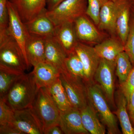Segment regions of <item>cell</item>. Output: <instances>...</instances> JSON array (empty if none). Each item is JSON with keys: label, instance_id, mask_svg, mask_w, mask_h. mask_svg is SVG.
<instances>
[{"label": "cell", "instance_id": "obj_1", "mask_svg": "<svg viewBox=\"0 0 134 134\" xmlns=\"http://www.w3.org/2000/svg\"><path fill=\"white\" fill-rule=\"evenodd\" d=\"M39 89L32 73L22 75L4 97L14 111L31 107Z\"/></svg>", "mask_w": 134, "mask_h": 134}, {"label": "cell", "instance_id": "obj_2", "mask_svg": "<svg viewBox=\"0 0 134 134\" xmlns=\"http://www.w3.org/2000/svg\"><path fill=\"white\" fill-rule=\"evenodd\" d=\"M30 67L21 48L7 31L0 36V69L24 75Z\"/></svg>", "mask_w": 134, "mask_h": 134}, {"label": "cell", "instance_id": "obj_3", "mask_svg": "<svg viewBox=\"0 0 134 134\" xmlns=\"http://www.w3.org/2000/svg\"><path fill=\"white\" fill-rule=\"evenodd\" d=\"M31 107L41 122L44 134L50 127L59 125L60 111L46 88L39 89Z\"/></svg>", "mask_w": 134, "mask_h": 134}, {"label": "cell", "instance_id": "obj_4", "mask_svg": "<svg viewBox=\"0 0 134 134\" xmlns=\"http://www.w3.org/2000/svg\"><path fill=\"white\" fill-rule=\"evenodd\" d=\"M86 85L88 101L106 126L108 133H119L116 117L110 110L108 100L100 86L97 84L91 83V81L87 82Z\"/></svg>", "mask_w": 134, "mask_h": 134}, {"label": "cell", "instance_id": "obj_5", "mask_svg": "<svg viewBox=\"0 0 134 134\" xmlns=\"http://www.w3.org/2000/svg\"><path fill=\"white\" fill-rule=\"evenodd\" d=\"M87 5V0H65L53 10H47V14L55 26L66 22L74 23L85 14Z\"/></svg>", "mask_w": 134, "mask_h": 134}, {"label": "cell", "instance_id": "obj_6", "mask_svg": "<svg viewBox=\"0 0 134 134\" xmlns=\"http://www.w3.org/2000/svg\"><path fill=\"white\" fill-rule=\"evenodd\" d=\"M60 79L72 107L80 110L86 106L88 101L83 79L73 76L66 71L61 72Z\"/></svg>", "mask_w": 134, "mask_h": 134}, {"label": "cell", "instance_id": "obj_7", "mask_svg": "<svg viewBox=\"0 0 134 134\" xmlns=\"http://www.w3.org/2000/svg\"><path fill=\"white\" fill-rule=\"evenodd\" d=\"M116 62L101 58L93 78L98 83L108 103L114 106V72Z\"/></svg>", "mask_w": 134, "mask_h": 134}, {"label": "cell", "instance_id": "obj_8", "mask_svg": "<svg viewBox=\"0 0 134 134\" xmlns=\"http://www.w3.org/2000/svg\"><path fill=\"white\" fill-rule=\"evenodd\" d=\"M8 9L9 21L7 31L19 46L29 65L26 58L25 46L30 33L16 9L9 1Z\"/></svg>", "mask_w": 134, "mask_h": 134}, {"label": "cell", "instance_id": "obj_9", "mask_svg": "<svg viewBox=\"0 0 134 134\" xmlns=\"http://www.w3.org/2000/svg\"><path fill=\"white\" fill-rule=\"evenodd\" d=\"M23 134H43L41 122L31 107L15 110L14 117L11 122Z\"/></svg>", "mask_w": 134, "mask_h": 134}, {"label": "cell", "instance_id": "obj_10", "mask_svg": "<svg viewBox=\"0 0 134 134\" xmlns=\"http://www.w3.org/2000/svg\"><path fill=\"white\" fill-rule=\"evenodd\" d=\"M74 50L83 64L85 74V82L91 81L101 58L96 53L94 47L86 43L78 42Z\"/></svg>", "mask_w": 134, "mask_h": 134}, {"label": "cell", "instance_id": "obj_11", "mask_svg": "<svg viewBox=\"0 0 134 134\" xmlns=\"http://www.w3.org/2000/svg\"><path fill=\"white\" fill-rule=\"evenodd\" d=\"M74 24L79 42L97 44L103 41L104 35L91 21L86 14L82 15L76 19Z\"/></svg>", "mask_w": 134, "mask_h": 134}, {"label": "cell", "instance_id": "obj_12", "mask_svg": "<svg viewBox=\"0 0 134 134\" xmlns=\"http://www.w3.org/2000/svg\"><path fill=\"white\" fill-rule=\"evenodd\" d=\"M59 126L64 134H90L83 125L80 110L73 107L60 111Z\"/></svg>", "mask_w": 134, "mask_h": 134}, {"label": "cell", "instance_id": "obj_13", "mask_svg": "<svg viewBox=\"0 0 134 134\" xmlns=\"http://www.w3.org/2000/svg\"><path fill=\"white\" fill-rule=\"evenodd\" d=\"M117 15L116 33L121 41L125 44L129 32L130 12L132 0H117Z\"/></svg>", "mask_w": 134, "mask_h": 134}, {"label": "cell", "instance_id": "obj_14", "mask_svg": "<svg viewBox=\"0 0 134 134\" xmlns=\"http://www.w3.org/2000/svg\"><path fill=\"white\" fill-rule=\"evenodd\" d=\"M45 37L30 34L25 46L26 59L30 66L45 62Z\"/></svg>", "mask_w": 134, "mask_h": 134}, {"label": "cell", "instance_id": "obj_15", "mask_svg": "<svg viewBox=\"0 0 134 134\" xmlns=\"http://www.w3.org/2000/svg\"><path fill=\"white\" fill-rule=\"evenodd\" d=\"M68 54L53 36L46 38L45 62L61 72L65 70V61Z\"/></svg>", "mask_w": 134, "mask_h": 134}, {"label": "cell", "instance_id": "obj_16", "mask_svg": "<svg viewBox=\"0 0 134 134\" xmlns=\"http://www.w3.org/2000/svg\"><path fill=\"white\" fill-rule=\"evenodd\" d=\"M24 23L35 18L44 9L46 0H9Z\"/></svg>", "mask_w": 134, "mask_h": 134}, {"label": "cell", "instance_id": "obj_17", "mask_svg": "<svg viewBox=\"0 0 134 134\" xmlns=\"http://www.w3.org/2000/svg\"><path fill=\"white\" fill-rule=\"evenodd\" d=\"M53 36L68 54L74 50L79 42L74 23L66 22L56 25Z\"/></svg>", "mask_w": 134, "mask_h": 134}, {"label": "cell", "instance_id": "obj_18", "mask_svg": "<svg viewBox=\"0 0 134 134\" xmlns=\"http://www.w3.org/2000/svg\"><path fill=\"white\" fill-rule=\"evenodd\" d=\"M34 68L31 72L39 89L48 87L60 77L59 70L46 62L40 63Z\"/></svg>", "mask_w": 134, "mask_h": 134}, {"label": "cell", "instance_id": "obj_19", "mask_svg": "<svg viewBox=\"0 0 134 134\" xmlns=\"http://www.w3.org/2000/svg\"><path fill=\"white\" fill-rule=\"evenodd\" d=\"M45 9L28 23H24L29 33L42 37L53 36L55 26L48 17Z\"/></svg>", "mask_w": 134, "mask_h": 134}, {"label": "cell", "instance_id": "obj_20", "mask_svg": "<svg viewBox=\"0 0 134 134\" xmlns=\"http://www.w3.org/2000/svg\"><path fill=\"white\" fill-rule=\"evenodd\" d=\"M117 15L116 2L108 0L103 5L100 10L99 23L98 25L99 30L106 31L112 36L116 35Z\"/></svg>", "mask_w": 134, "mask_h": 134}, {"label": "cell", "instance_id": "obj_21", "mask_svg": "<svg viewBox=\"0 0 134 134\" xmlns=\"http://www.w3.org/2000/svg\"><path fill=\"white\" fill-rule=\"evenodd\" d=\"M94 47L100 58L111 61H115L118 55L125 51L124 44L119 39L114 37L103 40Z\"/></svg>", "mask_w": 134, "mask_h": 134}, {"label": "cell", "instance_id": "obj_22", "mask_svg": "<svg viewBox=\"0 0 134 134\" xmlns=\"http://www.w3.org/2000/svg\"><path fill=\"white\" fill-rule=\"evenodd\" d=\"M80 111L84 127L90 133L105 134L104 125L100 122L96 111L89 102L86 106L80 110Z\"/></svg>", "mask_w": 134, "mask_h": 134}, {"label": "cell", "instance_id": "obj_23", "mask_svg": "<svg viewBox=\"0 0 134 134\" xmlns=\"http://www.w3.org/2000/svg\"><path fill=\"white\" fill-rule=\"evenodd\" d=\"M46 88L60 111L73 107L60 77Z\"/></svg>", "mask_w": 134, "mask_h": 134}, {"label": "cell", "instance_id": "obj_24", "mask_svg": "<svg viewBox=\"0 0 134 134\" xmlns=\"http://www.w3.org/2000/svg\"><path fill=\"white\" fill-rule=\"evenodd\" d=\"M116 115L119 121L123 134H134V128L130 122L127 111V101L121 91L117 97Z\"/></svg>", "mask_w": 134, "mask_h": 134}, {"label": "cell", "instance_id": "obj_25", "mask_svg": "<svg viewBox=\"0 0 134 134\" xmlns=\"http://www.w3.org/2000/svg\"><path fill=\"white\" fill-rule=\"evenodd\" d=\"M115 73L121 86L126 81L133 67L129 56L125 51L120 54L116 59Z\"/></svg>", "mask_w": 134, "mask_h": 134}, {"label": "cell", "instance_id": "obj_26", "mask_svg": "<svg viewBox=\"0 0 134 134\" xmlns=\"http://www.w3.org/2000/svg\"><path fill=\"white\" fill-rule=\"evenodd\" d=\"M73 76L83 79L85 74L83 64L75 50L68 54L65 61V70Z\"/></svg>", "mask_w": 134, "mask_h": 134}, {"label": "cell", "instance_id": "obj_27", "mask_svg": "<svg viewBox=\"0 0 134 134\" xmlns=\"http://www.w3.org/2000/svg\"><path fill=\"white\" fill-rule=\"evenodd\" d=\"M22 75L0 69V97L7 95L15 82Z\"/></svg>", "mask_w": 134, "mask_h": 134}, {"label": "cell", "instance_id": "obj_28", "mask_svg": "<svg viewBox=\"0 0 134 134\" xmlns=\"http://www.w3.org/2000/svg\"><path fill=\"white\" fill-rule=\"evenodd\" d=\"M108 0H87L88 5L85 14L98 26L99 23V14L103 5Z\"/></svg>", "mask_w": 134, "mask_h": 134}, {"label": "cell", "instance_id": "obj_29", "mask_svg": "<svg viewBox=\"0 0 134 134\" xmlns=\"http://www.w3.org/2000/svg\"><path fill=\"white\" fill-rule=\"evenodd\" d=\"M15 111L8 104L5 98L0 97V125L11 123Z\"/></svg>", "mask_w": 134, "mask_h": 134}, {"label": "cell", "instance_id": "obj_30", "mask_svg": "<svg viewBox=\"0 0 134 134\" xmlns=\"http://www.w3.org/2000/svg\"><path fill=\"white\" fill-rule=\"evenodd\" d=\"M125 52L129 56L132 65L134 66V18L130 20L129 32L124 44Z\"/></svg>", "mask_w": 134, "mask_h": 134}, {"label": "cell", "instance_id": "obj_31", "mask_svg": "<svg viewBox=\"0 0 134 134\" xmlns=\"http://www.w3.org/2000/svg\"><path fill=\"white\" fill-rule=\"evenodd\" d=\"M8 0H0V36L7 32L9 17L8 9Z\"/></svg>", "mask_w": 134, "mask_h": 134}, {"label": "cell", "instance_id": "obj_32", "mask_svg": "<svg viewBox=\"0 0 134 134\" xmlns=\"http://www.w3.org/2000/svg\"><path fill=\"white\" fill-rule=\"evenodd\" d=\"M121 86V91L126 98L127 104L134 91V67L133 68L126 81Z\"/></svg>", "mask_w": 134, "mask_h": 134}, {"label": "cell", "instance_id": "obj_33", "mask_svg": "<svg viewBox=\"0 0 134 134\" xmlns=\"http://www.w3.org/2000/svg\"><path fill=\"white\" fill-rule=\"evenodd\" d=\"M0 134H23L11 123L0 125Z\"/></svg>", "mask_w": 134, "mask_h": 134}, {"label": "cell", "instance_id": "obj_34", "mask_svg": "<svg viewBox=\"0 0 134 134\" xmlns=\"http://www.w3.org/2000/svg\"><path fill=\"white\" fill-rule=\"evenodd\" d=\"M65 0H46L47 10L51 11L55 9Z\"/></svg>", "mask_w": 134, "mask_h": 134}, {"label": "cell", "instance_id": "obj_35", "mask_svg": "<svg viewBox=\"0 0 134 134\" xmlns=\"http://www.w3.org/2000/svg\"><path fill=\"white\" fill-rule=\"evenodd\" d=\"M127 106L129 110L130 116L131 119L134 121V91L131 95Z\"/></svg>", "mask_w": 134, "mask_h": 134}, {"label": "cell", "instance_id": "obj_36", "mask_svg": "<svg viewBox=\"0 0 134 134\" xmlns=\"http://www.w3.org/2000/svg\"><path fill=\"white\" fill-rule=\"evenodd\" d=\"M63 132L59 125L50 127L44 133V134H63Z\"/></svg>", "mask_w": 134, "mask_h": 134}, {"label": "cell", "instance_id": "obj_37", "mask_svg": "<svg viewBox=\"0 0 134 134\" xmlns=\"http://www.w3.org/2000/svg\"><path fill=\"white\" fill-rule=\"evenodd\" d=\"M131 11L132 12V14H133V16L134 18V4L133 3L131 6Z\"/></svg>", "mask_w": 134, "mask_h": 134}, {"label": "cell", "instance_id": "obj_38", "mask_svg": "<svg viewBox=\"0 0 134 134\" xmlns=\"http://www.w3.org/2000/svg\"><path fill=\"white\" fill-rule=\"evenodd\" d=\"M111 1H117V0H111Z\"/></svg>", "mask_w": 134, "mask_h": 134}, {"label": "cell", "instance_id": "obj_39", "mask_svg": "<svg viewBox=\"0 0 134 134\" xmlns=\"http://www.w3.org/2000/svg\"><path fill=\"white\" fill-rule=\"evenodd\" d=\"M132 1H133V3H134V0H132Z\"/></svg>", "mask_w": 134, "mask_h": 134}, {"label": "cell", "instance_id": "obj_40", "mask_svg": "<svg viewBox=\"0 0 134 134\" xmlns=\"http://www.w3.org/2000/svg\"></svg>", "mask_w": 134, "mask_h": 134}]
</instances>
